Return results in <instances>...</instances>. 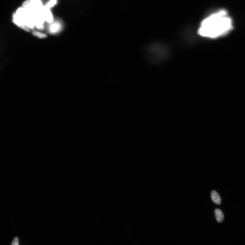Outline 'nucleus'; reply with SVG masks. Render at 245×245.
<instances>
[{"instance_id": "nucleus-1", "label": "nucleus", "mask_w": 245, "mask_h": 245, "mask_svg": "<svg viewBox=\"0 0 245 245\" xmlns=\"http://www.w3.org/2000/svg\"><path fill=\"white\" fill-rule=\"evenodd\" d=\"M233 21L225 11L222 10L212 16L210 30L205 36L216 37L227 34L233 29Z\"/></svg>"}, {"instance_id": "nucleus-2", "label": "nucleus", "mask_w": 245, "mask_h": 245, "mask_svg": "<svg viewBox=\"0 0 245 245\" xmlns=\"http://www.w3.org/2000/svg\"><path fill=\"white\" fill-rule=\"evenodd\" d=\"M13 22L24 31L29 32V28H34V23L29 11L25 8H19L13 15Z\"/></svg>"}, {"instance_id": "nucleus-3", "label": "nucleus", "mask_w": 245, "mask_h": 245, "mask_svg": "<svg viewBox=\"0 0 245 245\" xmlns=\"http://www.w3.org/2000/svg\"><path fill=\"white\" fill-rule=\"evenodd\" d=\"M28 9L30 13L32 20L34 25L37 28L41 29L44 28L43 24L44 23L45 18L41 11Z\"/></svg>"}, {"instance_id": "nucleus-4", "label": "nucleus", "mask_w": 245, "mask_h": 245, "mask_svg": "<svg viewBox=\"0 0 245 245\" xmlns=\"http://www.w3.org/2000/svg\"><path fill=\"white\" fill-rule=\"evenodd\" d=\"M22 5L26 8L36 11H41L42 8V4L39 0H27Z\"/></svg>"}, {"instance_id": "nucleus-5", "label": "nucleus", "mask_w": 245, "mask_h": 245, "mask_svg": "<svg viewBox=\"0 0 245 245\" xmlns=\"http://www.w3.org/2000/svg\"><path fill=\"white\" fill-rule=\"evenodd\" d=\"M41 11L45 19L47 22L52 23L53 20V17L52 13L47 6L42 7Z\"/></svg>"}, {"instance_id": "nucleus-6", "label": "nucleus", "mask_w": 245, "mask_h": 245, "mask_svg": "<svg viewBox=\"0 0 245 245\" xmlns=\"http://www.w3.org/2000/svg\"><path fill=\"white\" fill-rule=\"evenodd\" d=\"M211 198L213 202L215 204L220 205L221 203V198L219 194L216 191H212L211 194Z\"/></svg>"}, {"instance_id": "nucleus-7", "label": "nucleus", "mask_w": 245, "mask_h": 245, "mask_svg": "<svg viewBox=\"0 0 245 245\" xmlns=\"http://www.w3.org/2000/svg\"><path fill=\"white\" fill-rule=\"evenodd\" d=\"M214 214L217 221L219 223H222L224 220V216L221 210L217 209L215 210Z\"/></svg>"}, {"instance_id": "nucleus-8", "label": "nucleus", "mask_w": 245, "mask_h": 245, "mask_svg": "<svg viewBox=\"0 0 245 245\" xmlns=\"http://www.w3.org/2000/svg\"><path fill=\"white\" fill-rule=\"evenodd\" d=\"M32 34L34 36H36L40 39H44L47 37L46 34L40 33L37 31H34L32 32Z\"/></svg>"}, {"instance_id": "nucleus-9", "label": "nucleus", "mask_w": 245, "mask_h": 245, "mask_svg": "<svg viewBox=\"0 0 245 245\" xmlns=\"http://www.w3.org/2000/svg\"><path fill=\"white\" fill-rule=\"evenodd\" d=\"M56 3V0H51L47 5V7L50 8L53 7Z\"/></svg>"}, {"instance_id": "nucleus-10", "label": "nucleus", "mask_w": 245, "mask_h": 245, "mask_svg": "<svg viewBox=\"0 0 245 245\" xmlns=\"http://www.w3.org/2000/svg\"><path fill=\"white\" fill-rule=\"evenodd\" d=\"M18 244H19L18 239L17 237H15L14 239H13V240L12 242L11 245H18Z\"/></svg>"}, {"instance_id": "nucleus-11", "label": "nucleus", "mask_w": 245, "mask_h": 245, "mask_svg": "<svg viewBox=\"0 0 245 245\" xmlns=\"http://www.w3.org/2000/svg\"><path fill=\"white\" fill-rule=\"evenodd\" d=\"M58 28V26L57 25H56V24H54V25H53L51 27V31L53 32H54L56 31H57V30Z\"/></svg>"}]
</instances>
